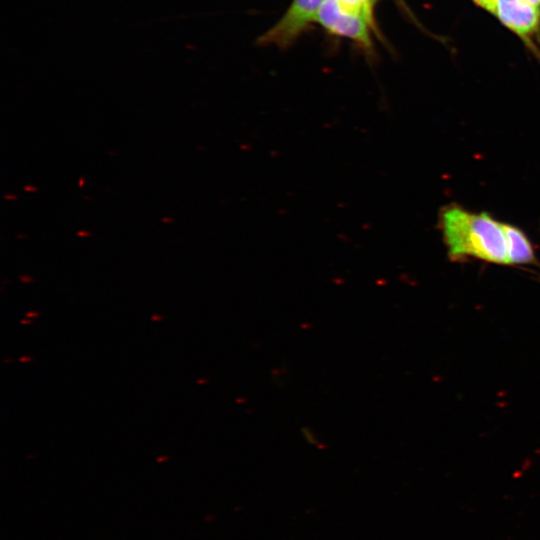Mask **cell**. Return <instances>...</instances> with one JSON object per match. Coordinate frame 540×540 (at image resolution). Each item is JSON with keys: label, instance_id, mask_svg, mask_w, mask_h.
<instances>
[{"label": "cell", "instance_id": "9c48e42d", "mask_svg": "<svg viewBox=\"0 0 540 540\" xmlns=\"http://www.w3.org/2000/svg\"><path fill=\"white\" fill-rule=\"evenodd\" d=\"M77 234H78L79 236H89V232L84 231V230L78 231Z\"/></svg>", "mask_w": 540, "mask_h": 540}, {"label": "cell", "instance_id": "3957f363", "mask_svg": "<svg viewBox=\"0 0 540 540\" xmlns=\"http://www.w3.org/2000/svg\"><path fill=\"white\" fill-rule=\"evenodd\" d=\"M323 2L324 0H293L280 21L264 33L258 43L273 44L280 48L290 46L308 25L317 21Z\"/></svg>", "mask_w": 540, "mask_h": 540}, {"label": "cell", "instance_id": "5b68a950", "mask_svg": "<svg viewBox=\"0 0 540 540\" xmlns=\"http://www.w3.org/2000/svg\"><path fill=\"white\" fill-rule=\"evenodd\" d=\"M509 266L538 265L535 247L524 230L505 222Z\"/></svg>", "mask_w": 540, "mask_h": 540}, {"label": "cell", "instance_id": "8992f818", "mask_svg": "<svg viewBox=\"0 0 540 540\" xmlns=\"http://www.w3.org/2000/svg\"><path fill=\"white\" fill-rule=\"evenodd\" d=\"M344 7L372 15L373 0H338Z\"/></svg>", "mask_w": 540, "mask_h": 540}, {"label": "cell", "instance_id": "277c9868", "mask_svg": "<svg viewBox=\"0 0 540 540\" xmlns=\"http://www.w3.org/2000/svg\"><path fill=\"white\" fill-rule=\"evenodd\" d=\"M494 15L527 43L540 32V5L528 0H496Z\"/></svg>", "mask_w": 540, "mask_h": 540}, {"label": "cell", "instance_id": "6da1fadb", "mask_svg": "<svg viewBox=\"0 0 540 540\" xmlns=\"http://www.w3.org/2000/svg\"><path fill=\"white\" fill-rule=\"evenodd\" d=\"M438 227L450 261L509 266L505 222L490 213L452 202L440 208Z\"/></svg>", "mask_w": 540, "mask_h": 540}, {"label": "cell", "instance_id": "52a82bcc", "mask_svg": "<svg viewBox=\"0 0 540 540\" xmlns=\"http://www.w3.org/2000/svg\"><path fill=\"white\" fill-rule=\"evenodd\" d=\"M476 5L494 14L496 0H472Z\"/></svg>", "mask_w": 540, "mask_h": 540}, {"label": "cell", "instance_id": "ba28073f", "mask_svg": "<svg viewBox=\"0 0 540 540\" xmlns=\"http://www.w3.org/2000/svg\"><path fill=\"white\" fill-rule=\"evenodd\" d=\"M24 190H26V191H36L37 188L34 187V186H25V187H24Z\"/></svg>", "mask_w": 540, "mask_h": 540}, {"label": "cell", "instance_id": "30bf717a", "mask_svg": "<svg viewBox=\"0 0 540 540\" xmlns=\"http://www.w3.org/2000/svg\"><path fill=\"white\" fill-rule=\"evenodd\" d=\"M5 198L15 200L17 198V196L9 194V195H5Z\"/></svg>", "mask_w": 540, "mask_h": 540}, {"label": "cell", "instance_id": "8fae6325", "mask_svg": "<svg viewBox=\"0 0 540 540\" xmlns=\"http://www.w3.org/2000/svg\"><path fill=\"white\" fill-rule=\"evenodd\" d=\"M534 4L540 5V0H528Z\"/></svg>", "mask_w": 540, "mask_h": 540}, {"label": "cell", "instance_id": "7a4b0ae2", "mask_svg": "<svg viewBox=\"0 0 540 540\" xmlns=\"http://www.w3.org/2000/svg\"><path fill=\"white\" fill-rule=\"evenodd\" d=\"M317 21L330 33L356 41L364 49H371L369 27L373 25V16L350 10L338 0H324Z\"/></svg>", "mask_w": 540, "mask_h": 540}, {"label": "cell", "instance_id": "7c38bea8", "mask_svg": "<svg viewBox=\"0 0 540 540\" xmlns=\"http://www.w3.org/2000/svg\"><path fill=\"white\" fill-rule=\"evenodd\" d=\"M79 186H83V178L81 177L80 180H79Z\"/></svg>", "mask_w": 540, "mask_h": 540}, {"label": "cell", "instance_id": "4fadbf2b", "mask_svg": "<svg viewBox=\"0 0 540 540\" xmlns=\"http://www.w3.org/2000/svg\"><path fill=\"white\" fill-rule=\"evenodd\" d=\"M162 221H164V222H167V221H168V222H172V219H170V218H166V219H165V218H164V219H162Z\"/></svg>", "mask_w": 540, "mask_h": 540}]
</instances>
